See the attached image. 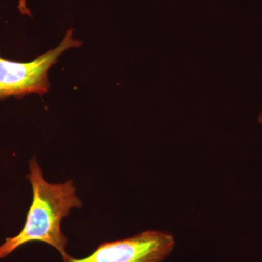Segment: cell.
<instances>
[{
  "label": "cell",
  "instance_id": "1",
  "mask_svg": "<svg viewBox=\"0 0 262 262\" xmlns=\"http://www.w3.org/2000/svg\"><path fill=\"white\" fill-rule=\"evenodd\" d=\"M27 178L32 188V202L23 229L14 237H8L0 246V259L20 246L39 241L56 248L62 258L68 255V239L61 231V222L72 208H80L82 201L77 195L72 180L51 184L43 177L42 168L35 157L29 161Z\"/></svg>",
  "mask_w": 262,
  "mask_h": 262
},
{
  "label": "cell",
  "instance_id": "2",
  "mask_svg": "<svg viewBox=\"0 0 262 262\" xmlns=\"http://www.w3.org/2000/svg\"><path fill=\"white\" fill-rule=\"evenodd\" d=\"M73 29H68L64 39L55 49L50 50L29 63L8 61L0 57V100L15 96L23 98L26 95L47 94L50 89L48 70L58 62L66 50L78 48L82 42L72 37Z\"/></svg>",
  "mask_w": 262,
  "mask_h": 262
},
{
  "label": "cell",
  "instance_id": "3",
  "mask_svg": "<svg viewBox=\"0 0 262 262\" xmlns=\"http://www.w3.org/2000/svg\"><path fill=\"white\" fill-rule=\"evenodd\" d=\"M175 237L170 232L149 230L129 238L105 242L82 258L70 255L63 262H163L175 247Z\"/></svg>",
  "mask_w": 262,
  "mask_h": 262
},
{
  "label": "cell",
  "instance_id": "4",
  "mask_svg": "<svg viewBox=\"0 0 262 262\" xmlns=\"http://www.w3.org/2000/svg\"><path fill=\"white\" fill-rule=\"evenodd\" d=\"M18 8L22 14L29 15V16H32L30 11L26 6V0H20L19 1Z\"/></svg>",
  "mask_w": 262,
  "mask_h": 262
},
{
  "label": "cell",
  "instance_id": "5",
  "mask_svg": "<svg viewBox=\"0 0 262 262\" xmlns=\"http://www.w3.org/2000/svg\"><path fill=\"white\" fill-rule=\"evenodd\" d=\"M258 120H259L260 122H262V115H260L259 119H258Z\"/></svg>",
  "mask_w": 262,
  "mask_h": 262
}]
</instances>
